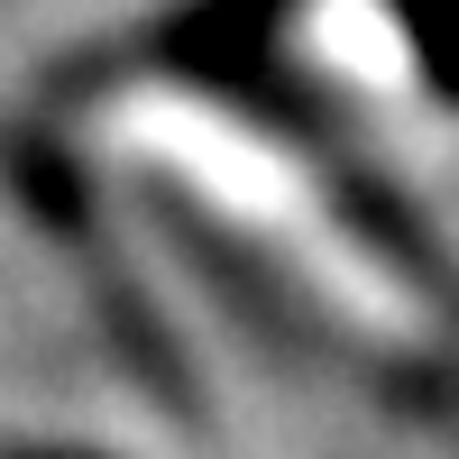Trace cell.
Segmentation results:
<instances>
[{
	"mask_svg": "<svg viewBox=\"0 0 459 459\" xmlns=\"http://www.w3.org/2000/svg\"><path fill=\"white\" fill-rule=\"evenodd\" d=\"M377 10H386L395 47H404V65H413V83H423V101L450 110V101H459V56H450L459 0H377Z\"/></svg>",
	"mask_w": 459,
	"mask_h": 459,
	"instance_id": "3",
	"label": "cell"
},
{
	"mask_svg": "<svg viewBox=\"0 0 459 459\" xmlns=\"http://www.w3.org/2000/svg\"><path fill=\"white\" fill-rule=\"evenodd\" d=\"M129 194H138L147 230L175 248V266H184V276H194V285L221 303V313L257 340V350H276V359H340L331 313H322V303H313L276 257L248 239V230H230V221L194 194V184H175L166 166H138Z\"/></svg>",
	"mask_w": 459,
	"mask_h": 459,
	"instance_id": "1",
	"label": "cell"
},
{
	"mask_svg": "<svg viewBox=\"0 0 459 459\" xmlns=\"http://www.w3.org/2000/svg\"><path fill=\"white\" fill-rule=\"evenodd\" d=\"M294 10H303V0H175V10H157L138 28L129 56L147 74H166V83H184V92H212L239 65H257V56L285 47Z\"/></svg>",
	"mask_w": 459,
	"mask_h": 459,
	"instance_id": "2",
	"label": "cell"
},
{
	"mask_svg": "<svg viewBox=\"0 0 459 459\" xmlns=\"http://www.w3.org/2000/svg\"><path fill=\"white\" fill-rule=\"evenodd\" d=\"M0 459H110V450H74V441H19V450H0Z\"/></svg>",
	"mask_w": 459,
	"mask_h": 459,
	"instance_id": "4",
	"label": "cell"
}]
</instances>
